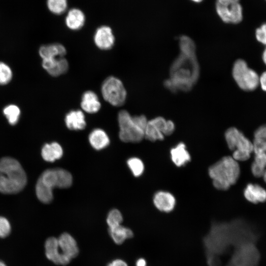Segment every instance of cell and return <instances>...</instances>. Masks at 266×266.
Returning <instances> with one entry per match:
<instances>
[{
    "label": "cell",
    "instance_id": "obj_22",
    "mask_svg": "<svg viewBox=\"0 0 266 266\" xmlns=\"http://www.w3.org/2000/svg\"><path fill=\"white\" fill-rule=\"evenodd\" d=\"M85 17L83 12L78 8L71 9L67 13L65 23L68 28L76 31L80 29L84 25Z\"/></svg>",
    "mask_w": 266,
    "mask_h": 266
},
{
    "label": "cell",
    "instance_id": "obj_33",
    "mask_svg": "<svg viewBox=\"0 0 266 266\" xmlns=\"http://www.w3.org/2000/svg\"><path fill=\"white\" fill-rule=\"evenodd\" d=\"M11 230V225L8 220L3 217H0V237L4 238L7 236Z\"/></svg>",
    "mask_w": 266,
    "mask_h": 266
},
{
    "label": "cell",
    "instance_id": "obj_30",
    "mask_svg": "<svg viewBox=\"0 0 266 266\" xmlns=\"http://www.w3.org/2000/svg\"><path fill=\"white\" fill-rule=\"evenodd\" d=\"M127 164L134 176L138 177L143 173L144 166L140 159L136 157L131 158L128 160Z\"/></svg>",
    "mask_w": 266,
    "mask_h": 266
},
{
    "label": "cell",
    "instance_id": "obj_37",
    "mask_svg": "<svg viewBox=\"0 0 266 266\" xmlns=\"http://www.w3.org/2000/svg\"><path fill=\"white\" fill-rule=\"evenodd\" d=\"M146 263L144 259H139L136 262V266H146Z\"/></svg>",
    "mask_w": 266,
    "mask_h": 266
},
{
    "label": "cell",
    "instance_id": "obj_14",
    "mask_svg": "<svg viewBox=\"0 0 266 266\" xmlns=\"http://www.w3.org/2000/svg\"><path fill=\"white\" fill-rule=\"evenodd\" d=\"M153 200L155 206L160 211L164 212L172 211L176 204L174 196L165 191L157 192L154 195Z\"/></svg>",
    "mask_w": 266,
    "mask_h": 266
},
{
    "label": "cell",
    "instance_id": "obj_2",
    "mask_svg": "<svg viewBox=\"0 0 266 266\" xmlns=\"http://www.w3.org/2000/svg\"><path fill=\"white\" fill-rule=\"evenodd\" d=\"M72 183V175L68 171L59 168L47 169L42 172L37 181L36 196L41 202L49 203L53 198L54 188H67Z\"/></svg>",
    "mask_w": 266,
    "mask_h": 266
},
{
    "label": "cell",
    "instance_id": "obj_26",
    "mask_svg": "<svg viewBox=\"0 0 266 266\" xmlns=\"http://www.w3.org/2000/svg\"><path fill=\"white\" fill-rule=\"evenodd\" d=\"M252 142L254 154L266 152V124L261 126L255 131Z\"/></svg>",
    "mask_w": 266,
    "mask_h": 266
},
{
    "label": "cell",
    "instance_id": "obj_23",
    "mask_svg": "<svg viewBox=\"0 0 266 266\" xmlns=\"http://www.w3.org/2000/svg\"><path fill=\"white\" fill-rule=\"evenodd\" d=\"M251 171L255 177L262 178L266 183V152L254 154Z\"/></svg>",
    "mask_w": 266,
    "mask_h": 266
},
{
    "label": "cell",
    "instance_id": "obj_19",
    "mask_svg": "<svg viewBox=\"0 0 266 266\" xmlns=\"http://www.w3.org/2000/svg\"><path fill=\"white\" fill-rule=\"evenodd\" d=\"M80 105L85 112L90 114L98 112L101 107L97 95L92 91H87L83 93Z\"/></svg>",
    "mask_w": 266,
    "mask_h": 266
},
{
    "label": "cell",
    "instance_id": "obj_29",
    "mask_svg": "<svg viewBox=\"0 0 266 266\" xmlns=\"http://www.w3.org/2000/svg\"><path fill=\"white\" fill-rule=\"evenodd\" d=\"M46 4L49 10L52 13L60 15L64 13L67 7V0H47Z\"/></svg>",
    "mask_w": 266,
    "mask_h": 266
},
{
    "label": "cell",
    "instance_id": "obj_28",
    "mask_svg": "<svg viewBox=\"0 0 266 266\" xmlns=\"http://www.w3.org/2000/svg\"><path fill=\"white\" fill-rule=\"evenodd\" d=\"M3 113L8 123L11 125H14L16 124L19 120L21 111L17 105L11 104L4 107Z\"/></svg>",
    "mask_w": 266,
    "mask_h": 266
},
{
    "label": "cell",
    "instance_id": "obj_40",
    "mask_svg": "<svg viewBox=\"0 0 266 266\" xmlns=\"http://www.w3.org/2000/svg\"><path fill=\"white\" fill-rule=\"evenodd\" d=\"M0 266H7L5 263L1 261H0Z\"/></svg>",
    "mask_w": 266,
    "mask_h": 266
},
{
    "label": "cell",
    "instance_id": "obj_10",
    "mask_svg": "<svg viewBox=\"0 0 266 266\" xmlns=\"http://www.w3.org/2000/svg\"><path fill=\"white\" fill-rule=\"evenodd\" d=\"M240 0H216V12L223 22L236 24L243 19V9Z\"/></svg>",
    "mask_w": 266,
    "mask_h": 266
},
{
    "label": "cell",
    "instance_id": "obj_5",
    "mask_svg": "<svg viewBox=\"0 0 266 266\" xmlns=\"http://www.w3.org/2000/svg\"><path fill=\"white\" fill-rule=\"evenodd\" d=\"M119 138L124 142L137 143L144 138L147 119L143 115L133 116L125 110L118 115Z\"/></svg>",
    "mask_w": 266,
    "mask_h": 266
},
{
    "label": "cell",
    "instance_id": "obj_1",
    "mask_svg": "<svg viewBox=\"0 0 266 266\" xmlns=\"http://www.w3.org/2000/svg\"><path fill=\"white\" fill-rule=\"evenodd\" d=\"M200 68L196 52H180L169 68V77L164 85L172 93L188 92L200 77Z\"/></svg>",
    "mask_w": 266,
    "mask_h": 266
},
{
    "label": "cell",
    "instance_id": "obj_20",
    "mask_svg": "<svg viewBox=\"0 0 266 266\" xmlns=\"http://www.w3.org/2000/svg\"><path fill=\"white\" fill-rule=\"evenodd\" d=\"M67 128L70 130H82L86 126L84 113L80 110H71L65 119Z\"/></svg>",
    "mask_w": 266,
    "mask_h": 266
},
{
    "label": "cell",
    "instance_id": "obj_7",
    "mask_svg": "<svg viewBox=\"0 0 266 266\" xmlns=\"http://www.w3.org/2000/svg\"><path fill=\"white\" fill-rule=\"evenodd\" d=\"M232 75L237 85L244 91H253L259 85L258 74L250 68L243 60L238 59L234 62L232 68Z\"/></svg>",
    "mask_w": 266,
    "mask_h": 266
},
{
    "label": "cell",
    "instance_id": "obj_25",
    "mask_svg": "<svg viewBox=\"0 0 266 266\" xmlns=\"http://www.w3.org/2000/svg\"><path fill=\"white\" fill-rule=\"evenodd\" d=\"M63 154V150L61 146L56 142L45 144L41 150V156L47 162H53L60 159Z\"/></svg>",
    "mask_w": 266,
    "mask_h": 266
},
{
    "label": "cell",
    "instance_id": "obj_4",
    "mask_svg": "<svg viewBox=\"0 0 266 266\" xmlns=\"http://www.w3.org/2000/svg\"><path fill=\"white\" fill-rule=\"evenodd\" d=\"M208 172L213 186L217 190L226 191L237 181L240 168L238 162L232 156H227L211 165Z\"/></svg>",
    "mask_w": 266,
    "mask_h": 266
},
{
    "label": "cell",
    "instance_id": "obj_8",
    "mask_svg": "<svg viewBox=\"0 0 266 266\" xmlns=\"http://www.w3.org/2000/svg\"><path fill=\"white\" fill-rule=\"evenodd\" d=\"M101 92L104 100L114 106L124 104L127 92L122 81L114 76H109L103 82Z\"/></svg>",
    "mask_w": 266,
    "mask_h": 266
},
{
    "label": "cell",
    "instance_id": "obj_18",
    "mask_svg": "<svg viewBox=\"0 0 266 266\" xmlns=\"http://www.w3.org/2000/svg\"><path fill=\"white\" fill-rule=\"evenodd\" d=\"M66 53L65 46L58 43L43 45L39 49V54L42 60L63 57Z\"/></svg>",
    "mask_w": 266,
    "mask_h": 266
},
{
    "label": "cell",
    "instance_id": "obj_12",
    "mask_svg": "<svg viewBox=\"0 0 266 266\" xmlns=\"http://www.w3.org/2000/svg\"><path fill=\"white\" fill-rule=\"evenodd\" d=\"M42 66L48 74L54 77L65 74L68 69V62L64 57L42 60Z\"/></svg>",
    "mask_w": 266,
    "mask_h": 266
},
{
    "label": "cell",
    "instance_id": "obj_21",
    "mask_svg": "<svg viewBox=\"0 0 266 266\" xmlns=\"http://www.w3.org/2000/svg\"><path fill=\"white\" fill-rule=\"evenodd\" d=\"M45 255L47 258L56 265H60L63 254L59 251L58 238H48L45 242Z\"/></svg>",
    "mask_w": 266,
    "mask_h": 266
},
{
    "label": "cell",
    "instance_id": "obj_24",
    "mask_svg": "<svg viewBox=\"0 0 266 266\" xmlns=\"http://www.w3.org/2000/svg\"><path fill=\"white\" fill-rule=\"evenodd\" d=\"M89 140L91 146L99 150L106 147L110 142L106 133L101 129H95L89 135Z\"/></svg>",
    "mask_w": 266,
    "mask_h": 266
},
{
    "label": "cell",
    "instance_id": "obj_39",
    "mask_svg": "<svg viewBox=\"0 0 266 266\" xmlns=\"http://www.w3.org/2000/svg\"><path fill=\"white\" fill-rule=\"evenodd\" d=\"M191 1L196 2V3H200L203 0H191Z\"/></svg>",
    "mask_w": 266,
    "mask_h": 266
},
{
    "label": "cell",
    "instance_id": "obj_9",
    "mask_svg": "<svg viewBox=\"0 0 266 266\" xmlns=\"http://www.w3.org/2000/svg\"><path fill=\"white\" fill-rule=\"evenodd\" d=\"M175 129L172 121L158 116L147 121L144 138L152 142L163 140L165 136L172 134Z\"/></svg>",
    "mask_w": 266,
    "mask_h": 266
},
{
    "label": "cell",
    "instance_id": "obj_16",
    "mask_svg": "<svg viewBox=\"0 0 266 266\" xmlns=\"http://www.w3.org/2000/svg\"><path fill=\"white\" fill-rule=\"evenodd\" d=\"M243 195L248 201L254 204L266 201V190L258 184H248L244 190Z\"/></svg>",
    "mask_w": 266,
    "mask_h": 266
},
{
    "label": "cell",
    "instance_id": "obj_3",
    "mask_svg": "<svg viewBox=\"0 0 266 266\" xmlns=\"http://www.w3.org/2000/svg\"><path fill=\"white\" fill-rule=\"evenodd\" d=\"M26 183V174L17 160L9 157L0 159V192L8 194L18 193Z\"/></svg>",
    "mask_w": 266,
    "mask_h": 266
},
{
    "label": "cell",
    "instance_id": "obj_34",
    "mask_svg": "<svg viewBox=\"0 0 266 266\" xmlns=\"http://www.w3.org/2000/svg\"><path fill=\"white\" fill-rule=\"evenodd\" d=\"M255 36L259 42L266 46V22L256 30Z\"/></svg>",
    "mask_w": 266,
    "mask_h": 266
},
{
    "label": "cell",
    "instance_id": "obj_6",
    "mask_svg": "<svg viewBox=\"0 0 266 266\" xmlns=\"http://www.w3.org/2000/svg\"><path fill=\"white\" fill-rule=\"evenodd\" d=\"M225 138L229 148L233 151L232 157L237 162L248 160L254 152L252 141L235 127L226 131Z\"/></svg>",
    "mask_w": 266,
    "mask_h": 266
},
{
    "label": "cell",
    "instance_id": "obj_11",
    "mask_svg": "<svg viewBox=\"0 0 266 266\" xmlns=\"http://www.w3.org/2000/svg\"><path fill=\"white\" fill-rule=\"evenodd\" d=\"M94 40L95 45L101 50H107L112 48L115 42V37L111 29L106 26L98 28L95 32Z\"/></svg>",
    "mask_w": 266,
    "mask_h": 266
},
{
    "label": "cell",
    "instance_id": "obj_32",
    "mask_svg": "<svg viewBox=\"0 0 266 266\" xmlns=\"http://www.w3.org/2000/svg\"><path fill=\"white\" fill-rule=\"evenodd\" d=\"M123 217L119 210L116 209L111 210L108 213L106 222L109 228H112L121 225Z\"/></svg>",
    "mask_w": 266,
    "mask_h": 266
},
{
    "label": "cell",
    "instance_id": "obj_35",
    "mask_svg": "<svg viewBox=\"0 0 266 266\" xmlns=\"http://www.w3.org/2000/svg\"><path fill=\"white\" fill-rule=\"evenodd\" d=\"M259 84L262 90L266 92V71L259 77Z\"/></svg>",
    "mask_w": 266,
    "mask_h": 266
},
{
    "label": "cell",
    "instance_id": "obj_31",
    "mask_svg": "<svg viewBox=\"0 0 266 266\" xmlns=\"http://www.w3.org/2000/svg\"><path fill=\"white\" fill-rule=\"evenodd\" d=\"M13 77L12 71L10 66L0 61V85H5L11 81Z\"/></svg>",
    "mask_w": 266,
    "mask_h": 266
},
{
    "label": "cell",
    "instance_id": "obj_15",
    "mask_svg": "<svg viewBox=\"0 0 266 266\" xmlns=\"http://www.w3.org/2000/svg\"><path fill=\"white\" fill-rule=\"evenodd\" d=\"M59 249L61 253L71 260L75 258L79 253V249L75 239L69 233H64L58 238Z\"/></svg>",
    "mask_w": 266,
    "mask_h": 266
},
{
    "label": "cell",
    "instance_id": "obj_17",
    "mask_svg": "<svg viewBox=\"0 0 266 266\" xmlns=\"http://www.w3.org/2000/svg\"><path fill=\"white\" fill-rule=\"evenodd\" d=\"M170 158L173 163L177 167L185 166L191 160V155L187 149L186 144L180 142L170 150Z\"/></svg>",
    "mask_w": 266,
    "mask_h": 266
},
{
    "label": "cell",
    "instance_id": "obj_36",
    "mask_svg": "<svg viewBox=\"0 0 266 266\" xmlns=\"http://www.w3.org/2000/svg\"><path fill=\"white\" fill-rule=\"evenodd\" d=\"M107 266H128L127 263L121 259H116L109 263Z\"/></svg>",
    "mask_w": 266,
    "mask_h": 266
},
{
    "label": "cell",
    "instance_id": "obj_27",
    "mask_svg": "<svg viewBox=\"0 0 266 266\" xmlns=\"http://www.w3.org/2000/svg\"><path fill=\"white\" fill-rule=\"evenodd\" d=\"M108 230L111 237L117 244H122L126 239L131 238L133 235L131 230L121 225L114 228H109Z\"/></svg>",
    "mask_w": 266,
    "mask_h": 266
},
{
    "label": "cell",
    "instance_id": "obj_13",
    "mask_svg": "<svg viewBox=\"0 0 266 266\" xmlns=\"http://www.w3.org/2000/svg\"><path fill=\"white\" fill-rule=\"evenodd\" d=\"M240 266H256L259 259V252L254 242H247L243 244L239 252Z\"/></svg>",
    "mask_w": 266,
    "mask_h": 266
},
{
    "label": "cell",
    "instance_id": "obj_38",
    "mask_svg": "<svg viewBox=\"0 0 266 266\" xmlns=\"http://www.w3.org/2000/svg\"><path fill=\"white\" fill-rule=\"evenodd\" d=\"M262 59H263V62L265 64V65H266V49L264 50L263 53V54H262Z\"/></svg>",
    "mask_w": 266,
    "mask_h": 266
}]
</instances>
